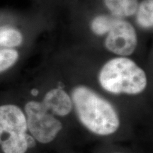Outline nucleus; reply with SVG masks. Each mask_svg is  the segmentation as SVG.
<instances>
[{
  "label": "nucleus",
  "mask_w": 153,
  "mask_h": 153,
  "mask_svg": "<svg viewBox=\"0 0 153 153\" xmlns=\"http://www.w3.org/2000/svg\"><path fill=\"white\" fill-rule=\"evenodd\" d=\"M72 98L80 121L87 128L100 135L115 133L120 126L116 110L108 101L85 87H77Z\"/></svg>",
  "instance_id": "f257e3e1"
},
{
  "label": "nucleus",
  "mask_w": 153,
  "mask_h": 153,
  "mask_svg": "<svg viewBox=\"0 0 153 153\" xmlns=\"http://www.w3.org/2000/svg\"><path fill=\"white\" fill-rule=\"evenodd\" d=\"M26 116L15 105L0 106V145L4 153H25L35 145L26 134Z\"/></svg>",
  "instance_id": "7ed1b4c3"
},
{
  "label": "nucleus",
  "mask_w": 153,
  "mask_h": 153,
  "mask_svg": "<svg viewBox=\"0 0 153 153\" xmlns=\"http://www.w3.org/2000/svg\"><path fill=\"white\" fill-rule=\"evenodd\" d=\"M26 124L34 138L41 143H51L61 131L62 125L43 104L30 101L25 106Z\"/></svg>",
  "instance_id": "20e7f679"
},
{
  "label": "nucleus",
  "mask_w": 153,
  "mask_h": 153,
  "mask_svg": "<svg viewBox=\"0 0 153 153\" xmlns=\"http://www.w3.org/2000/svg\"><path fill=\"white\" fill-rule=\"evenodd\" d=\"M31 93L33 95H37L38 94V90H36V89H33L31 91Z\"/></svg>",
  "instance_id": "9b49d317"
},
{
  "label": "nucleus",
  "mask_w": 153,
  "mask_h": 153,
  "mask_svg": "<svg viewBox=\"0 0 153 153\" xmlns=\"http://www.w3.org/2000/svg\"><path fill=\"white\" fill-rule=\"evenodd\" d=\"M137 45L135 28L130 23L117 19L108 33L105 46L114 54L128 56L131 55Z\"/></svg>",
  "instance_id": "39448f33"
},
{
  "label": "nucleus",
  "mask_w": 153,
  "mask_h": 153,
  "mask_svg": "<svg viewBox=\"0 0 153 153\" xmlns=\"http://www.w3.org/2000/svg\"><path fill=\"white\" fill-rule=\"evenodd\" d=\"M99 81L108 92L137 94L146 87L147 76L131 59L116 57L104 65L99 72Z\"/></svg>",
  "instance_id": "f03ea898"
},
{
  "label": "nucleus",
  "mask_w": 153,
  "mask_h": 153,
  "mask_svg": "<svg viewBox=\"0 0 153 153\" xmlns=\"http://www.w3.org/2000/svg\"><path fill=\"white\" fill-rule=\"evenodd\" d=\"M41 104L48 111H51L53 114L60 116L70 114L72 108V102L70 96L60 88L49 91L45 94Z\"/></svg>",
  "instance_id": "423d86ee"
},
{
  "label": "nucleus",
  "mask_w": 153,
  "mask_h": 153,
  "mask_svg": "<svg viewBox=\"0 0 153 153\" xmlns=\"http://www.w3.org/2000/svg\"><path fill=\"white\" fill-rule=\"evenodd\" d=\"M105 5L115 18L133 16L138 8L137 0H104Z\"/></svg>",
  "instance_id": "0eeeda50"
},
{
  "label": "nucleus",
  "mask_w": 153,
  "mask_h": 153,
  "mask_svg": "<svg viewBox=\"0 0 153 153\" xmlns=\"http://www.w3.org/2000/svg\"><path fill=\"white\" fill-rule=\"evenodd\" d=\"M118 19L108 16H97L91 23V29L97 35L102 36L108 33Z\"/></svg>",
  "instance_id": "1a4fd4ad"
},
{
  "label": "nucleus",
  "mask_w": 153,
  "mask_h": 153,
  "mask_svg": "<svg viewBox=\"0 0 153 153\" xmlns=\"http://www.w3.org/2000/svg\"><path fill=\"white\" fill-rule=\"evenodd\" d=\"M137 21L141 27L151 28L153 25V0H143L138 5Z\"/></svg>",
  "instance_id": "6e6552de"
},
{
  "label": "nucleus",
  "mask_w": 153,
  "mask_h": 153,
  "mask_svg": "<svg viewBox=\"0 0 153 153\" xmlns=\"http://www.w3.org/2000/svg\"><path fill=\"white\" fill-rule=\"evenodd\" d=\"M19 53L16 50L0 48V73L11 68L17 62Z\"/></svg>",
  "instance_id": "9d476101"
}]
</instances>
